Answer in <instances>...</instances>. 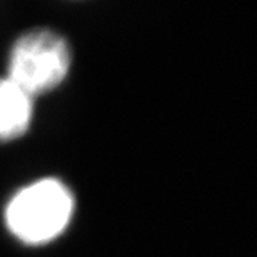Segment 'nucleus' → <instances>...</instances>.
<instances>
[{"label":"nucleus","instance_id":"1","mask_svg":"<svg viewBox=\"0 0 257 257\" xmlns=\"http://www.w3.org/2000/svg\"><path fill=\"white\" fill-rule=\"evenodd\" d=\"M75 210L74 194L55 177L39 179L9 200L5 225L27 245H44L62 235Z\"/></svg>","mask_w":257,"mask_h":257},{"label":"nucleus","instance_id":"2","mask_svg":"<svg viewBox=\"0 0 257 257\" xmlns=\"http://www.w3.org/2000/svg\"><path fill=\"white\" fill-rule=\"evenodd\" d=\"M70 67L72 50L62 35L49 29H35L15 39L5 77L35 99L64 84Z\"/></svg>","mask_w":257,"mask_h":257},{"label":"nucleus","instance_id":"3","mask_svg":"<svg viewBox=\"0 0 257 257\" xmlns=\"http://www.w3.org/2000/svg\"><path fill=\"white\" fill-rule=\"evenodd\" d=\"M34 119V97L7 77H0V142L22 137Z\"/></svg>","mask_w":257,"mask_h":257}]
</instances>
